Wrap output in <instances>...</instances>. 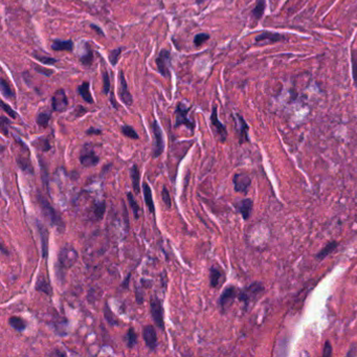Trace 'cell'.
<instances>
[{
	"label": "cell",
	"mask_w": 357,
	"mask_h": 357,
	"mask_svg": "<svg viewBox=\"0 0 357 357\" xmlns=\"http://www.w3.org/2000/svg\"><path fill=\"white\" fill-rule=\"evenodd\" d=\"M36 290L39 291V293H43L49 297L53 296V287L49 282V280L45 278V276L43 274H40L38 279H37Z\"/></svg>",
	"instance_id": "17"
},
{
	"label": "cell",
	"mask_w": 357,
	"mask_h": 357,
	"mask_svg": "<svg viewBox=\"0 0 357 357\" xmlns=\"http://www.w3.org/2000/svg\"><path fill=\"white\" fill-rule=\"evenodd\" d=\"M263 291H264V286L259 283V282H256V283H252L248 287L239 290L238 298L244 303L245 307H248V305L253 302Z\"/></svg>",
	"instance_id": "3"
},
{
	"label": "cell",
	"mask_w": 357,
	"mask_h": 357,
	"mask_svg": "<svg viewBox=\"0 0 357 357\" xmlns=\"http://www.w3.org/2000/svg\"><path fill=\"white\" fill-rule=\"evenodd\" d=\"M143 193H144L145 202L148 206L149 212L151 214H155V205H154L153 197H152V191H151V187H150V185L147 182L143 183Z\"/></svg>",
	"instance_id": "19"
},
{
	"label": "cell",
	"mask_w": 357,
	"mask_h": 357,
	"mask_svg": "<svg viewBox=\"0 0 357 357\" xmlns=\"http://www.w3.org/2000/svg\"><path fill=\"white\" fill-rule=\"evenodd\" d=\"M150 312H151L152 318L155 325L161 328L162 330L165 329V319H164V307L161 300L156 297L153 296L150 299Z\"/></svg>",
	"instance_id": "5"
},
{
	"label": "cell",
	"mask_w": 357,
	"mask_h": 357,
	"mask_svg": "<svg viewBox=\"0 0 357 357\" xmlns=\"http://www.w3.org/2000/svg\"><path fill=\"white\" fill-rule=\"evenodd\" d=\"M351 59H352V73L355 85L357 86V53L352 51L351 53Z\"/></svg>",
	"instance_id": "41"
},
{
	"label": "cell",
	"mask_w": 357,
	"mask_h": 357,
	"mask_svg": "<svg viewBox=\"0 0 357 357\" xmlns=\"http://www.w3.org/2000/svg\"><path fill=\"white\" fill-rule=\"evenodd\" d=\"M158 72L165 78L171 77V53L169 50L163 49L156 59Z\"/></svg>",
	"instance_id": "6"
},
{
	"label": "cell",
	"mask_w": 357,
	"mask_h": 357,
	"mask_svg": "<svg viewBox=\"0 0 357 357\" xmlns=\"http://www.w3.org/2000/svg\"><path fill=\"white\" fill-rule=\"evenodd\" d=\"M52 49L56 52H71L73 50V42L71 40H55Z\"/></svg>",
	"instance_id": "20"
},
{
	"label": "cell",
	"mask_w": 357,
	"mask_h": 357,
	"mask_svg": "<svg viewBox=\"0 0 357 357\" xmlns=\"http://www.w3.org/2000/svg\"><path fill=\"white\" fill-rule=\"evenodd\" d=\"M130 176H131V181H132V186L133 190L136 194H138L140 192V173L136 165H133L132 168L130 170Z\"/></svg>",
	"instance_id": "23"
},
{
	"label": "cell",
	"mask_w": 357,
	"mask_h": 357,
	"mask_svg": "<svg viewBox=\"0 0 357 357\" xmlns=\"http://www.w3.org/2000/svg\"><path fill=\"white\" fill-rule=\"evenodd\" d=\"M209 39H210V35L209 34L201 33V34H198V35L195 36L194 44H195V46H197V48H199V46H201L205 41H208Z\"/></svg>",
	"instance_id": "40"
},
{
	"label": "cell",
	"mask_w": 357,
	"mask_h": 357,
	"mask_svg": "<svg viewBox=\"0 0 357 357\" xmlns=\"http://www.w3.org/2000/svg\"><path fill=\"white\" fill-rule=\"evenodd\" d=\"M51 118H52V115L50 114V112H40L38 117H37V124H38L40 127L46 128L50 124Z\"/></svg>",
	"instance_id": "32"
},
{
	"label": "cell",
	"mask_w": 357,
	"mask_h": 357,
	"mask_svg": "<svg viewBox=\"0 0 357 357\" xmlns=\"http://www.w3.org/2000/svg\"><path fill=\"white\" fill-rule=\"evenodd\" d=\"M236 208L242 215L243 219L247 220L251 214V211H252V200L248 199V198L240 200L239 202L236 203Z\"/></svg>",
	"instance_id": "18"
},
{
	"label": "cell",
	"mask_w": 357,
	"mask_h": 357,
	"mask_svg": "<svg viewBox=\"0 0 357 357\" xmlns=\"http://www.w3.org/2000/svg\"><path fill=\"white\" fill-rule=\"evenodd\" d=\"M287 38L285 36L281 35V34H277V33H271V32H264V33H261L260 35H258L256 37L255 41L257 43H260V42H269V43H276V42H280V41H283V40H286Z\"/></svg>",
	"instance_id": "16"
},
{
	"label": "cell",
	"mask_w": 357,
	"mask_h": 357,
	"mask_svg": "<svg viewBox=\"0 0 357 357\" xmlns=\"http://www.w3.org/2000/svg\"><path fill=\"white\" fill-rule=\"evenodd\" d=\"M143 337L146 346L150 351H155L158 347L157 333L152 325H147L143 328Z\"/></svg>",
	"instance_id": "11"
},
{
	"label": "cell",
	"mask_w": 357,
	"mask_h": 357,
	"mask_svg": "<svg viewBox=\"0 0 357 357\" xmlns=\"http://www.w3.org/2000/svg\"><path fill=\"white\" fill-rule=\"evenodd\" d=\"M323 355L324 356H331L332 355V346L330 345V343H329V342H326V344H325Z\"/></svg>",
	"instance_id": "47"
},
{
	"label": "cell",
	"mask_w": 357,
	"mask_h": 357,
	"mask_svg": "<svg viewBox=\"0 0 357 357\" xmlns=\"http://www.w3.org/2000/svg\"><path fill=\"white\" fill-rule=\"evenodd\" d=\"M238 289L235 286H229L224 289L220 298H219V306L223 312L227 311V310L233 305L234 300L236 298H238Z\"/></svg>",
	"instance_id": "8"
},
{
	"label": "cell",
	"mask_w": 357,
	"mask_h": 357,
	"mask_svg": "<svg viewBox=\"0 0 357 357\" xmlns=\"http://www.w3.org/2000/svg\"><path fill=\"white\" fill-rule=\"evenodd\" d=\"M37 198H38L40 209L45 219L48 220L53 227L57 228L60 231V233H63L65 231V223L60 214L57 213V211L53 208V205L46 200V198H44L40 193L37 195Z\"/></svg>",
	"instance_id": "2"
},
{
	"label": "cell",
	"mask_w": 357,
	"mask_h": 357,
	"mask_svg": "<svg viewBox=\"0 0 357 357\" xmlns=\"http://www.w3.org/2000/svg\"><path fill=\"white\" fill-rule=\"evenodd\" d=\"M1 108H2V110L5 112L6 115H8V117L12 118V119H17L18 116H17L16 112L12 109L11 106H8L7 104H5L3 101H1Z\"/></svg>",
	"instance_id": "43"
},
{
	"label": "cell",
	"mask_w": 357,
	"mask_h": 357,
	"mask_svg": "<svg viewBox=\"0 0 357 357\" xmlns=\"http://www.w3.org/2000/svg\"><path fill=\"white\" fill-rule=\"evenodd\" d=\"M211 123L213 128L215 129L216 133L219 136L221 142H225V139L228 137V131L225 126L221 123L218 119V112H217V107L214 106L213 110H212V115H211Z\"/></svg>",
	"instance_id": "15"
},
{
	"label": "cell",
	"mask_w": 357,
	"mask_h": 357,
	"mask_svg": "<svg viewBox=\"0 0 357 357\" xmlns=\"http://www.w3.org/2000/svg\"><path fill=\"white\" fill-rule=\"evenodd\" d=\"M79 253L72 245L70 244H65L63 245L58 253V261L56 263L55 266V272H56V278L61 283H63L65 280V276H66V271L71 268L74 263L78 261Z\"/></svg>",
	"instance_id": "1"
},
{
	"label": "cell",
	"mask_w": 357,
	"mask_h": 357,
	"mask_svg": "<svg viewBox=\"0 0 357 357\" xmlns=\"http://www.w3.org/2000/svg\"><path fill=\"white\" fill-rule=\"evenodd\" d=\"M191 110V107H186L182 103H178L176 109H175V128H178L181 125H184L186 128H189L192 132L195 130V123L194 120L187 118V115Z\"/></svg>",
	"instance_id": "4"
},
{
	"label": "cell",
	"mask_w": 357,
	"mask_h": 357,
	"mask_svg": "<svg viewBox=\"0 0 357 357\" xmlns=\"http://www.w3.org/2000/svg\"><path fill=\"white\" fill-rule=\"evenodd\" d=\"M264 10H265V0H258V2L252 11V17L255 18L256 20H259L263 16V14H264Z\"/></svg>",
	"instance_id": "30"
},
{
	"label": "cell",
	"mask_w": 357,
	"mask_h": 357,
	"mask_svg": "<svg viewBox=\"0 0 357 357\" xmlns=\"http://www.w3.org/2000/svg\"><path fill=\"white\" fill-rule=\"evenodd\" d=\"M123 210H124V216H125V221H126V225H127V229H129V219H128V211H127V209L125 208V205H124V208H123Z\"/></svg>",
	"instance_id": "52"
},
{
	"label": "cell",
	"mask_w": 357,
	"mask_h": 357,
	"mask_svg": "<svg viewBox=\"0 0 357 357\" xmlns=\"http://www.w3.org/2000/svg\"><path fill=\"white\" fill-rule=\"evenodd\" d=\"M121 51H123V48H119V49H116L114 51H111L109 53V61L111 63L112 66H116V65L118 64V61L120 57V54H121Z\"/></svg>",
	"instance_id": "38"
},
{
	"label": "cell",
	"mask_w": 357,
	"mask_h": 357,
	"mask_svg": "<svg viewBox=\"0 0 357 357\" xmlns=\"http://www.w3.org/2000/svg\"><path fill=\"white\" fill-rule=\"evenodd\" d=\"M105 211H106V203L104 201L96 203L95 208H93V213H95V216L99 220L104 217Z\"/></svg>",
	"instance_id": "35"
},
{
	"label": "cell",
	"mask_w": 357,
	"mask_h": 357,
	"mask_svg": "<svg viewBox=\"0 0 357 357\" xmlns=\"http://www.w3.org/2000/svg\"><path fill=\"white\" fill-rule=\"evenodd\" d=\"M234 187L235 191L246 194L251 184L250 177L245 173H237L234 176Z\"/></svg>",
	"instance_id": "14"
},
{
	"label": "cell",
	"mask_w": 357,
	"mask_h": 357,
	"mask_svg": "<svg viewBox=\"0 0 357 357\" xmlns=\"http://www.w3.org/2000/svg\"><path fill=\"white\" fill-rule=\"evenodd\" d=\"M151 130H152L154 138H155V144H154L152 155L154 158H157L163 154L164 150H165L164 134H163V130H162L161 126H159L157 120H155V119L151 123Z\"/></svg>",
	"instance_id": "7"
},
{
	"label": "cell",
	"mask_w": 357,
	"mask_h": 357,
	"mask_svg": "<svg viewBox=\"0 0 357 357\" xmlns=\"http://www.w3.org/2000/svg\"><path fill=\"white\" fill-rule=\"evenodd\" d=\"M1 251H2V253H3V255H6V256H8V251H5V247L3 246V244H1Z\"/></svg>",
	"instance_id": "53"
},
{
	"label": "cell",
	"mask_w": 357,
	"mask_h": 357,
	"mask_svg": "<svg viewBox=\"0 0 357 357\" xmlns=\"http://www.w3.org/2000/svg\"><path fill=\"white\" fill-rule=\"evenodd\" d=\"M0 86H1V93L3 97L7 99H15V92L11 87V84L5 81L3 78L0 81Z\"/></svg>",
	"instance_id": "28"
},
{
	"label": "cell",
	"mask_w": 357,
	"mask_h": 357,
	"mask_svg": "<svg viewBox=\"0 0 357 357\" xmlns=\"http://www.w3.org/2000/svg\"><path fill=\"white\" fill-rule=\"evenodd\" d=\"M35 67H36L35 69H36L37 71H38L39 73L44 74V76H46V77H51L52 74L54 73V71H53V70H51V69H45V68H41V67H39V66H37V65H36Z\"/></svg>",
	"instance_id": "48"
},
{
	"label": "cell",
	"mask_w": 357,
	"mask_h": 357,
	"mask_svg": "<svg viewBox=\"0 0 357 357\" xmlns=\"http://www.w3.org/2000/svg\"><path fill=\"white\" fill-rule=\"evenodd\" d=\"M81 63L85 66H90L93 62V51L86 44V54L81 57Z\"/></svg>",
	"instance_id": "34"
},
{
	"label": "cell",
	"mask_w": 357,
	"mask_h": 357,
	"mask_svg": "<svg viewBox=\"0 0 357 357\" xmlns=\"http://www.w3.org/2000/svg\"><path fill=\"white\" fill-rule=\"evenodd\" d=\"M238 118V121L240 124V144H243L245 142H248V126L247 124L245 123V120H244V119L241 117V116H237Z\"/></svg>",
	"instance_id": "24"
},
{
	"label": "cell",
	"mask_w": 357,
	"mask_h": 357,
	"mask_svg": "<svg viewBox=\"0 0 357 357\" xmlns=\"http://www.w3.org/2000/svg\"><path fill=\"white\" fill-rule=\"evenodd\" d=\"M90 27H91L92 30H95V31H96V32H97L100 36H104V33H103V31L100 29L99 26H97L96 24H91V25H90Z\"/></svg>",
	"instance_id": "51"
},
{
	"label": "cell",
	"mask_w": 357,
	"mask_h": 357,
	"mask_svg": "<svg viewBox=\"0 0 357 357\" xmlns=\"http://www.w3.org/2000/svg\"><path fill=\"white\" fill-rule=\"evenodd\" d=\"M125 341H126V345L128 347V349H132L137 344V334L135 332V330L133 328H129L128 331L126 333L125 336Z\"/></svg>",
	"instance_id": "27"
},
{
	"label": "cell",
	"mask_w": 357,
	"mask_h": 357,
	"mask_svg": "<svg viewBox=\"0 0 357 357\" xmlns=\"http://www.w3.org/2000/svg\"><path fill=\"white\" fill-rule=\"evenodd\" d=\"M121 132H123L126 137H129L131 139H138V134L133 127L125 125L121 127Z\"/></svg>",
	"instance_id": "36"
},
{
	"label": "cell",
	"mask_w": 357,
	"mask_h": 357,
	"mask_svg": "<svg viewBox=\"0 0 357 357\" xmlns=\"http://www.w3.org/2000/svg\"><path fill=\"white\" fill-rule=\"evenodd\" d=\"M89 82L85 81L83 82L81 85L79 86L78 88V91H79V95L81 96V98L85 101L86 103H88V104H93L95 103V101H93V98L91 96L90 93V89H89Z\"/></svg>",
	"instance_id": "21"
},
{
	"label": "cell",
	"mask_w": 357,
	"mask_h": 357,
	"mask_svg": "<svg viewBox=\"0 0 357 357\" xmlns=\"http://www.w3.org/2000/svg\"><path fill=\"white\" fill-rule=\"evenodd\" d=\"M33 146L36 147L38 150H41V151H43V152H48L51 150L50 139L45 136L38 137L36 140H34Z\"/></svg>",
	"instance_id": "25"
},
{
	"label": "cell",
	"mask_w": 357,
	"mask_h": 357,
	"mask_svg": "<svg viewBox=\"0 0 357 357\" xmlns=\"http://www.w3.org/2000/svg\"><path fill=\"white\" fill-rule=\"evenodd\" d=\"M86 134H88V135H95V134L99 135V134H102V130L91 127L86 131Z\"/></svg>",
	"instance_id": "49"
},
{
	"label": "cell",
	"mask_w": 357,
	"mask_h": 357,
	"mask_svg": "<svg viewBox=\"0 0 357 357\" xmlns=\"http://www.w3.org/2000/svg\"><path fill=\"white\" fill-rule=\"evenodd\" d=\"M11 124V121L8 120V119H6L5 117H1V123H0V129H1V132L4 135H8V130L7 127Z\"/></svg>",
	"instance_id": "45"
},
{
	"label": "cell",
	"mask_w": 357,
	"mask_h": 357,
	"mask_svg": "<svg viewBox=\"0 0 357 357\" xmlns=\"http://www.w3.org/2000/svg\"><path fill=\"white\" fill-rule=\"evenodd\" d=\"M119 99L121 100V102H123L126 106H131V105H132L133 98H132V96H131V93L129 91L128 83H127L126 78L124 76V72L121 70L119 73Z\"/></svg>",
	"instance_id": "9"
},
{
	"label": "cell",
	"mask_w": 357,
	"mask_h": 357,
	"mask_svg": "<svg viewBox=\"0 0 357 357\" xmlns=\"http://www.w3.org/2000/svg\"><path fill=\"white\" fill-rule=\"evenodd\" d=\"M336 247H337V243L336 242H330L329 244H327V245L317 253L316 258L317 259H324V258L328 257L331 252H333L335 250Z\"/></svg>",
	"instance_id": "29"
},
{
	"label": "cell",
	"mask_w": 357,
	"mask_h": 357,
	"mask_svg": "<svg viewBox=\"0 0 357 357\" xmlns=\"http://www.w3.org/2000/svg\"><path fill=\"white\" fill-rule=\"evenodd\" d=\"M36 228L37 231H38V234L40 236V240H41V251H42V257L46 260L49 256V237H50V233L46 229L45 225L43 223H41L39 220H36Z\"/></svg>",
	"instance_id": "12"
},
{
	"label": "cell",
	"mask_w": 357,
	"mask_h": 357,
	"mask_svg": "<svg viewBox=\"0 0 357 357\" xmlns=\"http://www.w3.org/2000/svg\"><path fill=\"white\" fill-rule=\"evenodd\" d=\"M39 164H40V168H41V174H42V180L44 181L45 185L48 186L49 185V173H48V170H46V168L44 166V163L41 162V159L39 157Z\"/></svg>",
	"instance_id": "44"
},
{
	"label": "cell",
	"mask_w": 357,
	"mask_h": 357,
	"mask_svg": "<svg viewBox=\"0 0 357 357\" xmlns=\"http://www.w3.org/2000/svg\"><path fill=\"white\" fill-rule=\"evenodd\" d=\"M127 199H128V202H129V204H130V206H131V209H132V212H133V215H134V218H135V219H138V217H139V210H140V209H139V206H138L136 200L134 199V197H133L132 193H131V192H128V193H127Z\"/></svg>",
	"instance_id": "33"
},
{
	"label": "cell",
	"mask_w": 357,
	"mask_h": 357,
	"mask_svg": "<svg viewBox=\"0 0 357 357\" xmlns=\"http://www.w3.org/2000/svg\"><path fill=\"white\" fill-rule=\"evenodd\" d=\"M50 355H51V356H66V353L62 352V351H60V350H58V349H56V350H55L54 352H52Z\"/></svg>",
	"instance_id": "50"
},
{
	"label": "cell",
	"mask_w": 357,
	"mask_h": 357,
	"mask_svg": "<svg viewBox=\"0 0 357 357\" xmlns=\"http://www.w3.org/2000/svg\"><path fill=\"white\" fill-rule=\"evenodd\" d=\"M135 298H136L137 304H143L144 303L143 290H139L138 288H136V290H135Z\"/></svg>",
	"instance_id": "46"
},
{
	"label": "cell",
	"mask_w": 357,
	"mask_h": 357,
	"mask_svg": "<svg viewBox=\"0 0 357 357\" xmlns=\"http://www.w3.org/2000/svg\"><path fill=\"white\" fill-rule=\"evenodd\" d=\"M80 163L84 167H93L100 163V157L93 151V149L88 148L86 145L83 148V151L80 155Z\"/></svg>",
	"instance_id": "13"
},
{
	"label": "cell",
	"mask_w": 357,
	"mask_h": 357,
	"mask_svg": "<svg viewBox=\"0 0 357 357\" xmlns=\"http://www.w3.org/2000/svg\"><path fill=\"white\" fill-rule=\"evenodd\" d=\"M104 314H105V318L106 321L111 325V326H116L119 325V321L117 318V316L115 315V313L111 311V309L109 308L108 304H105V308H104Z\"/></svg>",
	"instance_id": "31"
},
{
	"label": "cell",
	"mask_w": 357,
	"mask_h": 357,
	"mask_svg": "<svg viewBox=\"0 0 357 357\" xmlns=\"http://www.w3.org/2000/svg\"><path fill=\"white\" fill-rule=\"evenodd\" d=\"M223 277V272L217 267H211L210 269V284L212 288H217L220 283L221 279Z\"/></svg>",
	"instance_id": "22"
},
{
	"label": "cell",
	"mask_w": 357,
	"mask_h": 357,
	"mask_svg": "<svg viewBox=\"0 0 357 357\" xmlns=\"http://www.w3.org/2000/svg\"><path fill=\"white\" fill-rule=\"evenodd\" d=\"M8 324H10V326L13 329H15L16 331H19V332L24 331L26 328V323L21 317H18V316H12L8 318Z\"/></svg>",
	"instance_id": "26"
},
{
	"label": "cell",
	"mask_w": 357,
	"mask_h": 357,
	"mask_svg": "<svg viewBox=\"0 0 357 357\" xmlns=\"http://www.w3.org/2000/svg\"><path fill=\"white\" fill-rule=\"evenodd\" d=\"M34 58L37 59L38 61H40L43 64H46V65H54V64L57 63V61H58L57 59H55V58L45 57V56L38 55V54H34Z\"/></svg>",
	"instance_id": "39"
},
{
	"label": "cell",
	"mask_w": 357,
	"mask_h": 357,
	"mask_svg": "<svg viewBox=\"0 0 357 357\" xmlns=\"http://www.w3.org/2000/svg\"><path fill=\"white\" fill-rule=\"evenodd\" d=\"M162 197H163V200L165 202V204L167 205V208L170 209L171 205H172V201H171V196H170V193H169L168 189L166 186L163 187V191H162Z\"/></svg>",
	"instance_id": "42"
},
{
	"label": "cell",
	"mask_w": 357,
	"mask_h": 357,
	"mask_svg": "<svg viewBox=\"0 0 357 357\" xmlns=\"http://www.w3.org/2000/svg\"><path fill=\"white\" fill-rule=\"evenodd\" d=\"M102 80H103V93L104 95H108L109 90H110V78H109V73L104 70L102 72Z\"/></svg>",
	"instance_id": "37"
},
{
	"label": "cell",
	"mask_w": 357,
	"mask_h": 357,
	"mask_svg": "<svg viewBox=\"0 0 357 357\" xmlns=\"http://www.w3.org/2000/svg\"><path fill=\"white\" fill-rule=\"evenodd\" d=\"M52 107L54 111L63 112L68 107V99L64 89H58L52 99Z\"/></svg>",
	"instance_id": "10"
}]
</instances>
